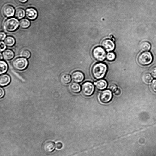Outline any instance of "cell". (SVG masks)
I'll list each match as a JSON object with an SVG mask.
<instances>
[{
    "label": "cell",
    "mask_w": 156,
    "mask_h": 156,
    "mask_svg": "<svg viewBox=\"0 0 156 156\" xmlns=\"http://www.w3.org/2000/svg\"><path fill=\"white\" fill-rule=\"evenodd\" d=\"M109 89L112 92H115L118 89V87L116 84H112L110 86Z\"/></svg>",
    "instance_id": "cell-26"
},
{
    "label": "cell",
    "mask_w": 156,
    "mask_h": 156,
    "mask_svg": "<svg viewBox=\"0 0 156 156\" xmlns=\"http://www.w3.org/2000/svg\"><path fill=\"white\" fill-rule=\"evenodd\" d=\"M10 76L8 74H3L0 77V85L1 86H7L10 83Z\"/></svg>",
    "instance_id": "cell-13"
},
{
    "label": "cell",
    "mask_w": 156,
    "mask_h": 156,
    "mask_svg": "<svg viewBox=\"0 0 156 156\" xmlns=\"http://www.w3.org/2000/svg\"><path fill=\"white\" fill-rule=\"evenodd\" d=\"M63 145L62 142H58L56 144V147L58 149H60L62 148Z\"/></svg>",
    "instance_id": "cell-30"
},
{
    "label": "cell",
    "mask_w": 156,
    "mask_h": 156,
    "mask_svg": "<svg viewBox=\"0 0 156 156\" xmlns=\"http://www.w3.org/2000/svg\"><path fill=\"white\" fill-rule=\"evenodd\" d=\"M71 78L73 81L75 83H80L84 80L85 76L82 72L76 71L73 73Z\"/></svg>",
    "instance_id": "cell-9"
},
{
    "label": "cell",
    "mask_w": 156,
    "mask_h": 156,
    "mask_svg": "<svg viewBox=\"0 0 156 156\" xmlns=\"http://www.w3.org/2000/svg\"><path fill=\"white\" fill-rule=\"evenodd\" d=\"M112 94L110 90H105L100 93L99 99L101 102L104 103H107L112 100Z\"/></svg>",
    "instance_id": "cell-7"
},
{
    "label": "cell",
    "mask_w": 156,
    "mask_h": 156,
    "mask_svg": "<svg viewBox=\"0 0 156 156\" xmlns=\"http://www.w3.org/2000/svg\"><path fill=\"white\" fill-rule=\"evenodd\" d=\"M19 23L17 20L13 18L8 19L4 23V29L8 32H13L18 28Z\"/></svg>",
    "instance_id": "cell-3"
},
{
    "label": "cell",
    "mask_w": 156,
    "mask_h": 156,
    "mask_svg": "<svg viewBox=\"0 0 156 156\" xmlns=\"http://www.w3.org/2000/svg\"><path fill=\"white\" fill-rule=\"evenodd\" d=\"M4 42L8 46L12 47L15 44V39L12 36H8L5 39Z\"/></svg>",
    "instance_id": "cell-18"
},
{
    "label": "cell",
    "mask_w": 156,
    "mask_h": 156,
    "mask_svg": "<svg viewBox=\"0 0 156 156\" xmlns=\"http://www.w3.org/2000/svg\"><path fill=\"white\" fill-rule=\"evenodd\" d=\"M138 62L141 65L147 66L152 63L153 60L152 54L149 52H145L140 54L138 57Z\"/></svg>",
    "instance_id": "cell-2"
},
{
    "label": "cell",
    "mask_w": 156,
    "mask_h": 156,
    "mask_svg": "<svg viewBox=\"0 0 156 156\" xmlns=\"http://www.w3.org/2000/svg\"><path fill=\"white\" fill-rule=\"evenodd\" d=\"M15 11V9L14 7L10 5L5 6L3 10L4 14L8 17L13 16L14 14Z\"/></svg>",
    "instance_id": "cell-11"
},
{
    "label": "cell",
    "mask_w": 156,
    "mask_h": 156,
    "mask_svg": "<svg viewBox=\"0 0 156 156\" xmlns=\"http://www.w3.org/2000/svg\"><path fill=\"white\" fill-rule=\"evenodd\" d=\"M26 15L29 19L31 20H34L38 16V13L37 11L33 8L27 9L26 10Z\"/></svg>",
    "instance_id": "cell-10"
},
{
    "label": "cell",
    "mask_w": 156,
    "mask_h": 156,
    "mask_svg": "<svg viewBox=\"0 0 156 156\" xmlns=\"http://www.w3.org/2000/svg\"><path fill=\"white\" fill-rule=\"evenodd\" d=\"M3 56L6 60H10L14 57V52L10 50H7L3 53Z\"/></svg>",
    "instance_id": "cell-15"
},
{
    "label": "cell",
    "mask_w": 156,
    "mask_h": 156,
    "mask_svg": "<svg viewBox=\"0 0 156 156\" xmlns=\"http://www.w3.org/2000/svg\"><path fill=\"white\" fill-rule=\"evenodd\" d=\"M81 90L83 94L87 96L92 95L94 91V85L90 82H86L82 84Z\"/></svg>",
    "instance_id": "cell-6"
},
{
    "label": "cell",
    "mask_w": 156,
    "mask_h": 156,
    "mask_svg": "<svg viewBox=\"0 0 156 156\" xmlns=\"http://www.w3.org/2000/svg\"><path fill=\"white\" fill-rule=\"evenodd\" d=\"M96 88L100 90H103L106 89L107 86V83L104 80H100L94 83Z\"/></svg>",
    "instance_id": "cell-14"
},
{
    "label": "cell",
    "mask_w": 156,
    "mask_h": 156,
    "mask_svg": "<svg viewBox=\"0 0 156 156\" xmlns=\"http://www.w3.org/2000/svg\"><path fill=\"white\" fill-rule=\"evenodd\" d=\"M3 55H2V53L1 54V59L2 60L3 59Z\"/></svg>",
    "instance_id": "cell-35"
},
{
    "label": "cell",
    "mask_w": 156,
    "mask_h": 156,
    "mask_svg": "<svg viewBox=\"0 0 156 156\" xmlns=\"http://www.w3.org/2000/svg\"><path fill=\"white\" fill-rule=\"evenodd\" d=\"M151 87L153 91L156 93V80L153 81L151 84Z\"/></svg>",
    "instance_id": "cell-28"
},
{
    "label": "cell",
    "mask_w": 156,
    "mask_h": 156,
    "mask_svg": "<svg viewBox=\"0 0 156 156\" xmlns=\"http://www.w3.org/2000/svg\"><path fill=\"white\" fill-rule=\"evenodd\" d=\"M30 21L26 19H22L20 22V25L22 28H28L30 26Z\"/></svg>",
    "instance_id": "cell-21"
},
{
    "label": "cell",
    "mask_w": 156,
    "mask_h": 156,
    "mask_svg": "<svg viewBox=\"0 0 156 156\" xmlns=\"http://www.w3.org/2000/svg\"><path fill=\"white\" fill-rule=\"evenodd\" d=\"M92 55L96 60L100 62L104 61L106 57L105 50L100 46L96 47L93 50Z\"/></svg>",
    "instance_id": "cell-5"
},
{
    "label": "cell",
    "mask_w": 156,
    "mask_h": 156,
    "mask_svg": "<svg viewBox=\"0 0 156 156\" xmlns=\"http://www.w3.org/2000/svg\"><path fill=\"white\" fill-rule=\"evenodd\" d=\"M70 88L71 91L75 93L80 92L81 90L80 85L76 83H72L70 85Z\"/></svg>",
    "instance_id": "cell-16"
},
{
    "label": "cell",
    "mask_w": 156,
    "mask_h": 156,
    "mask_svg": "<svg viewBox=\"0 0 156 156\" xmlns=\"http://www.w3.org/2000/svg\"><path fill=\"white\" fill-rule=\"evenodd\" d=\"M150 72L152 76L156 79V67L152 68L150 70Z\"/></svg>",
    "instance_id": "cell-27"
},
{
    "label": "cell",
    "mask_w": 156,
    "mask_h": 156,
    "mask_svg": "<svg viewBox=\"0 0 156 156\" xmlns=\"http://www.w3.org/2000/svg\"><path fill=\"white\" fill-rule=\"evenodd\" d=\"M6 36V34L3 32H1V40H4Z\"/></svg>",
    "instance_id": "cell-32"
},
{
    "label": "cell",
    "mask_w": 156,
    "mask_h": 156,
    "mask_svg": "<svg viewBox=\"0 0 156 156\" xmlns=\"http://www.w3.org/2000/svg\"><path fill=\"white\" fill-rule=\"evenodd\" d=\"M56 146L54 142L51 141L46 142L43 146L44 151L47 153H51L55 149Z\"/></svg>",
    "instance_id": "cell-12"
},
{
    "label": "cell",
    "mask_w": 156,
    "mask_h": 156,
    "mask_svg": "<svg viewBox=\"0 0 156 156\" xmlns=\"http://www.w3.org/2000/svg\"><path fill=\"white\" fill-rule=\"evenodd\" d=\"M0 73L1 74L5 73L8 69V66L7 63L3 61H1L0 62Z\"/></svg>",
    "instance_id": "cell-22"
},
{
    "label": "cell",
    "mask_w": 156,
    "mask_h": 156,
    "mask_svg": "<svg viewBox=\"0 0 156 156\" xmlns=\"http://www.w3.org/2000/svg\"><path fill=\"white\" fill-rule=\"evenodd\" d=\"M31 53L30 52L27 50H24L22 51L20 53L21 57L28 58L31 56Z\"/></svg>",
    "instance_id": "cell-24"
},
{
    "label": "cell",
    "mask_w": 156,
    "mask_h": 156,
    "mask_svg": "<svg viewBox=\"0 0 156 156\" xmlns=\"http://www.w3.org/2000/svg\"><path fill=\"white\" fill-rule=\"evenodd\" d=\"M143 82L146 83H149L152 82L153 80V78L151 75L148 73L144 74L142 77Z\"/></svg>",
    "instance_id": "cell-23"
},
{
    "label": "cell",
    "mask_w": 156,
    "mask_h": 156,
    "mask_svg": "<svg viewBox=\"0 0 156 156\" xmlns=\"http://www.w3.org/2000/svg\"><path fill=\"white\" fill-rule=\"evenodd\" d=\"M121 93V91L119 89H117V90L115 92V94L116 95H120Z\"/></svg>",
    "instance_id": "cell-33"
},
{
    "label": "cell",
    "mask_w": 156,
    "mask_h": 156,
    "mask_svg": "<svg viewBox=\"0 0 156 156\" xmlns=\"http://www.w3.org/2000/svg\"><path fill=\"white\" fill-rule=\"evenodd\" d=\"M25 16V12L24 10L22 8L17 9L15 13V17L18 19L23 18Z\"/></svg>",
    "instance_id": "cell-19"
},
{
    "label": "cell",
    "mask_w": 156,
    "mask_h": 156,
    "mask_svg": "<svg viewBox=\"0 0 156 156\" xmlns=\"http://www.w3.org/2000/svg\"><path fill=\"white\" fill-rule=\"evenodd\" d=\"M107 70V67L105 64L97 63L93 66L92 69V73L94 79L100 80L105 76Z\"/></svg>",
    "instance_id": "cell-1"
},
{
    "label": "cell",
    "mask_w": 156,
    "mask_h": 156,
    "mask_svg": "<svg viewBox=\"0 0 156 156\" xmlns=\"http://www.w3.org/2000/svg\"><path fill=\"white\" fill-rule=\"evenodd\" d=\"M106 58L108 61H113L115 59L116 55L113 52H109L106 55Z\"/></svg>",
    "instance_id": "cell-25"
},
{
    "label": "cell",
    "mask_w": 156,
    "mask_h": 156,
    "mask_svg": "<svg viewBox=\"0 0 156 156\" xmlns=\"http://www.w3.org/2000/svg\"><path fill=\"white\" fill-rule=\"evenodd\" d=\"M62 82L64 85H67L70 83L71 77L70 75L68 74L62 75L61 78Z\"/></svg>",
    "instance_id": "cell-17"
},
{
    "label": "cell",
    "mask_w": 156,
    "mask_h": 156,
    "mask_svg": "<svg viewBox=\"0 0 156 156\" xmlns=\"http://www.w3.org/2000/svg\"><path fill=\"white\" fill-rule=\"evenodd\" d=\"M140 50L143 51H149L151 48L150 44L147 42H144L142 43L140 46Z\"/></svg>",
    "instance_id": "cell-20"
},
{
    "label": "cell",
    "mask_w": 156,
    "mask_h": 156,
    "mask_svg": "<svg viewBox=\"0 0 156 156\" xmlns=\"http://www.w3.org/2000/svg\"><path fill=\"white\" fill-rule=\"evenodd\" d=\"M28 65V61L24 58H16L12 62L13 68L18 71L24 70L27 68Z\"/></svg>",
    "instance_id": "cell-4"
},
{
    "label": "cell",
    "mask_w": 156,
    "mask_h": 156,
    "mask_svg": "<svg viewBox=\"0 0 156 156\" xmlns=\"http://www.w3.org/2000/svg\"><path fill=\"white\" fill-rule=\"evenodd\" d=\"M102 45L105 50L108 52L112 51L115 48V45L113 41L109 39L104 40L102 43Z\"/></svg>",
    "instance_id": "cell-8"
},
{
    "label": "cell",
    "mask_w": 156,
    "mask_h": 156,
    "mask_svg": "<svg viewBox=\"0 0 156 156\" xmlns=\"http://www.w3.org/2000/svg\"><path fill=\"white\" fill-rule=\"evenodd\" d=\"M6 45L5 43L3 42H1V52L3 51L6 48Z\"/></svg>",
    "instance_id": "cell-29"
},
{
    "label": "cell",
    "mask_w": 156,
    "mask_h": 156,
    "mask_svg": "<svg viewBox=\"0 0 156 156\" xmlns=\"http://www.w3.org/2000/svg\"><path fill=\"white\" fill-rule=\"evenodd\" d=\"M0 92H1L0 98H2L4 97L5 95V92L4 89L2 87L0 88Z\"/></svg>",
    "instance_id": "cell-31"
},
{
    "label": "cell",
    "mask_w": 156,
    "mask_h": 156,
    "mask_svg": "<svg viewBox=\"0 0 156 156\" xmlns=\"http://www.w3.org/2000/svg\"><path fill=\"white\" fill-rule=\"evenodd\" d=\"M18 1L22 3H25L27 2L28 0H18Z\"/></svg>",
    "instance_id": "cell-34"
}]
</instances>
